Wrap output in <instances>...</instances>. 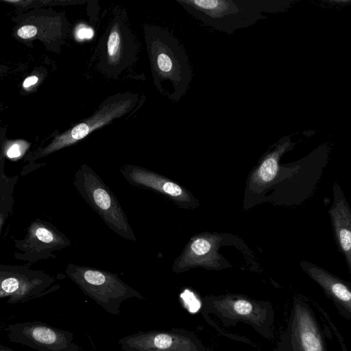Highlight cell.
I'll return each mask as SVG.
<instances>
[{
	"instance_id": "9a60e30c",
	"label": "cell",
	"mask_w": 351,
	"mask_h": 351,
	"mask_svg": "<svg viewBox=\"0 0 351 351\" xmlns=\"http://www.w3.org/2000/svg\"><path fill=\"white\" fill-rule=\"evenodd\" d=\"M228 312L233 313L235 316L239 315L242 317L247 319H253L255 321V318H259L255 316L254 306L253 304L244 299H237L234 300L228 301Z\"/></svg>"
},
{
	"instance_id": "8992f818",
	"label": "cell",
	"mask_w": 351,
	"mask_h": 351,
	"mask_svg": "<svg viewBox=\"0 0 351 351\" xmlns=\"http://www.w3.org/2000/svg\"><path fill=\"white\" fill-rule=\"evenodd\" d=\"M16 259L34 263L55 258L53 252L71 245V239L51 222L37 218L28 227L23 239H14Z\"/></svg>"
},
{
	"instance_id": "ac0fdd59",
	"label": "cell",
	"mask_w": 351,
	"mask_h": 351,
	"mask_svg": "<svg viewBox=\"0 0 351 351\" xmlns=\"http://www.w3.org/2000/svg\"><path fill=\"white\" fill-rule=\"evenodd\" d=\"M120 37L117 32H112L108 40V53L110 57L114 56L119 48Z\"/></svg>"
},
{
	"instance_id": "8fae6325",
	"label": "cell",
	"mask_w": 351,
	"mask_h": 351,
	"mask_svg": "<svg viewBox=\"0 0 351 351\" xmlns=\"http://www.w3.org/2000/svg\"><path fill=\"white\" fill-rule=\"evenodd\" d=\"M120 171L125 180L133 186L151 188L173 197L184 195L178 184L138 166L126 165L121 167Z\"/></svg>"
},
{
	"instance_id": "5bb4252c",
	"label": "cell",
	"mask_w": 351,
	"mask_h": 351,
	"mask_svg": "<svg viewBox=\"0 0 351 351\" xmlns=\"http://www.w3.org/2000/svg\"><path fill=\"white\" fill-rule=\"evenodd\" d=\"M300 337L304 351H322L319 337L308 316L300 319Z\"/></svg>"
},
{
	"instance_id": "7402d4cb",
	"label": "cell",
	"mask_w": 351,
	"mask_h": 351,
	"mask_svg": "<svg viewBox=\"0 0 351 351\" xmlns=\"http://www.w3.org/2000/svg\"><path fill=\"white\" fill-rule=\"evenodd\" d=\"M38 82V77L36 76H30L27 77L23 82V87L28 88L29 86L35 84Z\"/></svg>"
},
{
	"instance_id": "44dd1931",
	"label": "cell",
	"mask_w": 351,
	"mask_h": 351,
	"mask_svg": "<svg viewBox=\"0 0 351 351\" xmlns=\"http://www.w3.org/2000/svg\"><path fill=\"white\" fill-rule=\"evenodd\" d=\"M93 36V31L90 27H81L77 31V36L79 39H90Z\"/></svg>"
},
{
	"instance_id": "4fadbf2b",
	"label": "cell",
	"mask_w": 351,
	"mask_h": 351,
	"mask_svg": "<svg viewBox=\"0 0 351 351\" xmlns=\"http://www.w3.org/2000/svg\"><path fill=\"white\" fill-rule=\"evenodd\" d=\"M290 145L291 142L288 138L280 142L263 160L258 171V175L263 182H271L276 177L279 170V158Z\"/></svg>"
},
{
	"instance_id": "52a82bcc",
	"label": "cell",
	"mask_w": 351,
	"mask_h": 351,
	"mask_svg": "<svg viewBox=\"0 0 351 351\" xmlns=\"http://www.w3.org/2000/svg\"><path fill=\"white\" fill-rule=\"evenodd\" d=\"M5 330L10 341L38 351H81L71 332L45 322L28 321L10 324Z\"/></svg>"
},
{
	"instance_id": "e0dca14e",
	"label": "cell",
	"mask_w": 351,
	"mask_h": 351,
	"mask_svg": "<svg viewBox=\"0 0 351 351\" xmlns=\"http://www.w3.org/2000/svg\"><path fill=\"white\" fill-rule=\"evenodd\" d=\"M191 250L197 255L206 254L210 249V244L206 239L199 238L195 240L191 245Z\"/></svg>"
},
{
	"instance_id": "d6986e66",
	"label": "cell",
	"mask_w": 351,
	"mask_h": 351,
	"mask_svg": "<svg viewBox=\"0 0 351 351\" xmlns=\"http://www.w3.org/2000/svg\"><path fill=\"white\" fill-rule=\"evenodd\" d=\"M180 297L183 299V301H184L185 304H186L187 306L189 307V310L191 311L192 308H193L194 305L199 308V302L195 298V295L191 292L189 290H185L180 295ZM194 311V308H193ZM195 312V311H194Z\"/></svg>"
},
{
	"instance_id": "6da1fadb",
	"label": "cell",
	"mask_w": 351,
	"mask_h": 351,
	"mask_svg": "<svg viewBox=\"0 0 351 351\" xmlns=\"http://www.w3.org/2000/svg\"><path fill=\"white\" fill-rule=\"evenodd\" d=\"M202 23L228 34L265 19V13L276 10L271 0H176Z\"/></svg>"
},
{
	"instance_id": "ba28073f",
	"label": "cell",
	"mask_w": 351,
	"mask_h": 351,
	"mask_svg": "<svg viewBox=\"0 0 351 351\" xmlns=\"http://www.w3.org/2000/svg\"><path fill=\"white\" fill-rule=\"evenodd\" d=\"M123 351H196L185 337L158 331L138 332L118 341Z\"/></svg>"
},
{
	"instance_id": "2e32d148",
	"label": "cell",
	"mask_w": 351,
	"mask_h": 351,
	"mask_svg": "<svg viewBox=\"0 0 351 351\" xmlns=\"http://www.w3.org/2000/svg\"><path fill=\"white\" fill-rule=\"evenodd\" d=\"M28 143L23 141L11 143L5 150V156L12 160L21 158L27 149Z\"/></svg>"
},
{
	"instance_id": "5b68a950",
	"label": "cell",
	"mask_w": 351,
	"mask_h": 351,
	"mask_svg": "<svg viewBox=\"0 0 351 351\" xmlns=\"http://www.w3.org/2000/svg\"><path fill=\"white\" fill-rule=\"evenodd\" d=\"M57 278L27 265H0V298L16 304L45 296L57 291Z\"/></svg>"
},
{
	"instance_id": "277c9868",
	"label": "cell",
	"mask_w": 351,
	"mask_h": 351,
	"mask_svg": "<svg viewBox=\"0 0 351 351\" xmlns=\"http://www.w3.org/2000/svg\"><path fill=\"white\" fill-rule=\"evenodd\" d=\"M153 62L158 82L168 86L167 97L178 102L186 94L193 72L182 45L171 33L161 29L153 43Z\"/></svg>"
},
{
	"instance_id": "9c48e42d",
	"label": "cell",
	"mask_w": 351,
	"mask_h": 351,
	"mask_svg": "<svg viewBox=\"0 0 351 351\" xmlns=\"http://www.w3.org/2000/svg\"><path fill=\"white\" fill-rule=\"evenodd\" d=\"M128 106L127 103L114 104L110 109L100 112L98 117H95L93 120L87 123H82L54 138L50 144L45 147L39 148L33 154L27 157L26 160L34 162L39 158L45 157L51 153L62 148L71 145L77 141L84 138L95 128L104 124L111 120L114 117L121 112Z\"/></svg>"
},
{
	"instance_id": "3957f363",
	"label": "cell",
	"mask_w": 351,
	"mask_h": 351,
	"mask_svg": "<svg viewBox=\"0 0 351 351\" xmlns=\"http://www.w3.org/2000/svg\"><path fill=\"white\" fill-rule=\"evenodd\" d=\"M73 184L110 230L123 239L136 241L117 197L93 169L86 164L81 165L74 173Z\"/></svg>"
},
{
	"instance_id": "ffe728a7",
	"label": "cell",
	"mask_w": 351,
	"mask_h": 351,
	"mask_svg": "<svg viewBox=\"0 0 351 351\" xmlns=\"http://www.w3.org/2000/svg\"><path fill=\"white\" fill-rule=\"evenodd\" d=\"M36 33L37 29L33 25H24L17 31L18 36L24 39L32 38Z\"/></svg>"
},
{
	"instance_id": "603a6c76",
	"label": "cell",
	"mask_w": 351,
	"mask_h": 351,
	"mask_svg": "<svg viewBox=\"0 0 351 351\" xmlns=\"http://www.w3.org/2000/svg\"><path fill=\"white\" fill-rule=\"evenodd\" d=\"M0 351H15L7 346H5L3 345H0Z\"/></svg>"
},
{
	"instance_id": "30bf717a",
	"label": "cell",
	"mask_w": 351,
	"mask_h": 351,
	"mask_svg": "<svg viewBox=\"0 0 351 351\" xmlns=\"http://www.w3.org/2000/svg\"><path fill=\"white\" fill-rule=\"evenodd\" d=\"M332 204L328 210L332 228L351 274V208L337 181L332 185Z\"/></svg>"
},
{
	"instance_id": "7a4b0ae2",
	"label": "cell",
	"mask_w": 351,
	"mask_h": 351,
	"mask_svg": "<svg viewBox=\"0 0 351 351\" xmlns=\"http://www.w3.org/2000/svg\"><path fill=\"white\" fill-rule=\"evenodd\" d=\"M66 276L88 298L106 312L121 315V304L125 300L143 296L124 282L117 274L101 269L68 263Z\"/></svg>"
},
{
	"instance_id": "7c38bea8",
	"label": "cell",
	"mask_w": 351,
	"mask_h": 351,
	"mask_svg": "<svg viewBox=\"0 0 351 351\" xmlns=\"http://www.w3.org/2000/svg\"><path fill=\"white\" fill-rule=\"evenodd\" d=\"M18 180L17 176H8L3 171V163L1 167L0 184V230L2 231L3 225L12 213L14 204L13 192Z\"/></svg>"
}]
</instances>
